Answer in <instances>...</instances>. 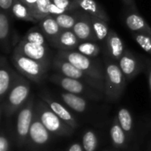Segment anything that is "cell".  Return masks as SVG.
<instances>
[{
  "mask_svg": "<svg viewBox=\"0 0 151 151\" xmlns=\"http://www.w3.org/2000/svg\"><path fill=\"white\" fill-rule=\"evenodd\" d=\"M13 50L49 67L52 66L54 57H52L49 42L38 26L30 28Z\"/></svg>",
  "mask_w": 151,
  "mask_h": 151,
  "instance_id": "obj_1",
  "label": "cell"
},
{
  "mask_svg": "<svg viewBox=\"0 0 151 151\" xmlns=\"http://www.w3.org/2000/svg\"><path fill=\"white\" fill-rule=\"evenodd\" d=\"M104 96L110 101H117L122 96L127 79L124 76L119 63L110 58L107 54L104 57Z\"/></svg>",
  "mask_w": 151,
  "mask_h": 151,
  "instance_id": "obj_2",
  "label": "cell"
},
{
  "mask_svg": "<svg viewBox=\"0 0 151 151\" xmlns=\"http://www.w3.org/2000/svg\"><path fill=\"white\" fill-rule=\"evenodd\" d=\"M30 97V84L26 77L19 73H16L15 81L9 91L4 104L1 106V114L11 118L27 102Z\"/></svg>",
  "mask_w": 151,
  "mask_h": 151,
  "instance_id": "obj_3",
  "label": "cell"
},
{
  "mask_svg": "<svg viewBox=\"0 0 151 151\" xmlns=\"http://www.w3.org/2000/svg\"><path fill=\"white\" fill-rule=\"evenodd\" d=\"M56 56L67 60L78 69L104 83V66L100 60L87 57L76 50H58Z\"/></svg>",
  "mask_w": 151,
  "mask_h": 151,
  "instance_id": "obj_4",
  "label": "cell"
},
{
  "mask_svg": "<svg viewBox=\"0 0 151 151\" xmlns=\"http://www.w3.org/2000/svg\"><path fill=\"white\" fill-rule=\"evenodd\" d=\"M11 61L16 70L27 80L42 83L47 77L50 67L12 50Z\"/></svg>",
  "mask_w": 151,
  "mask_h": 151,
  "instance_id": "obj_5",
  "label": "cell"
},
{
  "mask_svg": "<svg viewBox=\"0 0 151 151\" xmlns=\"http://www.w3.org/2000/svg\"><path fill=\"white\" fill-rule=\"evenodd\" d=\"M57 73H59L63 76L69 77L80 81H82L88 86L96 88L102 94L104 93V83L91 77L90 75L87 74L86 73L82 72L81 70L78 69L76 66H74L73 64L68 62L67 60L59 58L55 55L53 61H52V66H51Z\"/></svg>",
  "mask_w": 151,
  "mask_h": 151,
  "instance_id": "obj_6",
  "label": "cell"
},
{
  "mask_svg": "<svg viewBox=\"0 0 151 151\" xmlns=\"http://www.w3.org/2000/svg\"><path fill=\"white\" fill-rule=\"evenodd\" d=\"M35 111L43 126L52 134L57 136H68L73 134V129L57 116L42 100L36 104Z\"/></svg>",
  "mask_w": 151,
  "mask_h": 151,
  "instance_id": "obj_7",
  "label": "cell"
},
{
  "mask_svg": "<svg viewBox=\"0 0 151 151\" xmlns=\"http://www.w3.org/2000/svg\"><path fill=\"white\" fill-rule=\"evenodd\" d=\"M49 80L50 82L60 87L64 91L75 94L83 96L85 98L99 100L102 98V95H104L98 90H96V88L88 86V84L82 81L63 76L59 73H55L50 75Z\"/></svg>",
  "mask_w": 151,
  "mask_h": 151,
  "instance_id": "obj_8",
  "label": "cell"
},
{
  "mask_svg": "<svg viewBox=\"0 0 151 151\" xmlns=\"http://www.w3.org/2000/svg\"><path fill=\"white\" fill-rule=\"evenodd\" d=\"M34 96H30L27 102L18 111L16 125V141L19 147H23L28 140L29 129L35 114Z\"/></svg>",
  "mask_w": 151,
  "mask_h": 151,
  "instance_id": "obj_9",
  "label": "cell"
},
{
  "mask_svg": "<svg viewBox=\"0 0 151 151\" xmlns=\"http://www.w3.org/2000/svg\"><path fill=\"white\" fill-rule=\"evenodd\" d=\"M118 63L127 81L134 80L145 69V64L142 60L128 50H125L122 58Z\"/></svg>",
  "mask_w": 151,
  "mask_h": 151,
  "instance_id": "obj_10",
  "label": "cell"
},
{
  "mask_svg": "<svg viewBox=\"0 0 151 151\" xmlns=\"http://www.w3.org/2000/svg\"><path fill=\"white\" fill-rule=\"evenodd\" d=\"M52 139V134L43 126L35 111L28 134V143L32 148H40L47 145Z\"/></svg>",
  "mask_w": 151,
  "mask_h": 151,
  "instance_id": "obj_11",
  "label": "cell"
},
{
  "mask_svg": "<svg viewBox=\"0 0 151 151\" xmlns=\"http://www.w3.org/2000/svg\"><path fill=\"white\" fill-rule=\"evenodd\" d=\"M17 72L9 65L7 58L3 55L0 58V102L1 106L4 104L5 98L11 90L15 81Z\"/></svg>",
  "mask_w": 151,
  "mask_h": 151,
  "instance_id": "obj_12",
  "label": "cell"
},
{
  "mask_svg": "<svg viewBox=\"0 0 151 151\" xmlns=\"http://www.w3.org/2000/svg\"><path fill=\"white\" fill-rule=\"evenodd\" d=\"M73 31L81 42H97L88 13L81 12L80 19L74 25Z\"/></svg>",
  "mask_w": 151,
  "mask_h": 151,
  "instance_id": "obj_13",
  "label": "cell"
},
{
  "mask_svg": "<svg viewBox=\"0 0 151 151\" xmlns=\"http://www.w3.org/2000/svg\"><path fill=\"white\" fill-rule=\"evenodd\" d=\"M41 97L43 102H45L49 107L52 110V111L58 116L64 122H65L68 126H70L73 130L78 127V123L76 119L72 114V112L67 109V106H65L63 104L58 102L57 100L53 99L47 94H42Z\"/></svg>",
  "mask_w": 151,
  "mask_h": 151,
  "instance_id": "obj_14",
  "label": "cell"
},
{
  "mask_svg": "<svg viewBox=\"0 0 151 151\" xmlns=\"http://www.w3.org/2000/svg\"><path fill=\"white\" fill-rule=\"evenodd\" d=\"M80 42L73 30H62L50 45L58 50H75Z\"/></svg>",
  "mask_w": 151,
  "mask_h": 151,
  "instance_id": "obj_15",
  "label": "cell"
},
{
  "mask_svg": "<svg viewBox=\"0 0 151 151\" xmlns=\"http://www.w3.org/2000/svg\"><path fill=\"white\" fill-rule=\"evenodd\" d=\"M105 45L107 52L106 54L115 61L119 62L125 52V48L121 38L119 36L115 30L110 29L109 35L106 38Z\"/></svg>",
  "mask_w": 151,
  "mask_h": 151,
  "instance_id": "obj_16",
  "label": "cell"
},
{
  "mask_svg": "<svg viewBox=\"0 0 151 151\" xmlns=\"http://www.w3.org/2000/svg\"><path fill=\"white\" fill-rule=\"evenodd\" d=\"M12 30L11 27V19L10 15L1 11L0 12V42L2 50L5 53L11 51L12 46Z\"/></svg>",
  "mask_w": 151,
  "mask_h": 151,
  "instance_id": "obj_17",
  "label": "cell"
},
{
  "mask_svg": "<svg viewBox=\"0 0 151 151\" xmlns=\"http://www.w3.org/2000/svg\"><path fill=\"white\" fill-rule=\"evenodd\" d=\"M74 1L77 10H80L83 12L96 16L97 18H100L109 22L110 18L106 11L96 0H74Z\"/></svg>",
  "mask_w": 151,
  "mask_h": 151,
  "instance_id": "obj_18",
  "label": "cell"
},
{
  "mask_svg": "<svg viewBox=\"0 0 151 151\" xmlns=\"http://www.w3.org/2000/svg\"><path fill=\"white\" fill-rule=\"evenodd\" d=\"M38 27L44 35L49 44H50L62 31L53 15H49L43 18L38 22Z\"/></svg>",
  "mask_w": 151,
  "mask_h": 151,
  "instance_id": "obj_19",
  "label": "cell"
},
{
  "mask_svg": "<svg viewBox=\"0 0 151 151\" xmlns=\"http://www.w3.org/2000/svg\"><path fill=\"white\" fill-rule=\"evenodd\" d=\"M59 97L63 102V104H65V106H67L69 109L76 112L82 113L85 112L88 109V100L83 96L65 91L59 93Z\"/></svg>",
  "mask_w": 151,
  "mask_h": 151,
  "instance_id": "obj_20",
  "label": "cell"
},
{
  "mask_svg": "<svg viewBox=\"0 0 151 151\" xmlns=\"http://www.w3.org/2000/svg\"><path fill=\"white\" fill-rule=\"evenodd\" d=\"M127 27L133 33H142L151 35L150 26L146 22V20L138 14L137 12H133L126 16L125 19Z\"/></svg>",
  "mask_w": 151,
  "mask_h": 151,
  "instance_id": "obj_21",
  "label": "cell"
},
{
  "mask_svg": "<svg viewBox=\"0 0 151 151\" xmlns=\"http://www.w3.org/2000/svg\"><path fill=\"white\" fill-rule=\"evenodd\" d=\"M110 135L112 145L118 149H124L127 147V134L120 127L117 117L113 119L111 129H110Z\"/></svg>",
  "mask_w": 151,
  "mask_h": 151,
  "instance_id": "obj_22",
  "label": "cell"
},
{
  "mask_svg": "<svg viewBox=\"0 0 151 151\" xmlns=\"http://www.w3.org/2000/svg\"><path fill=\"white\" fill-rule=\"evenodd\" d=\"M81 11L74 10L71 12H65L63 14L55 16V19L59 25L61 30H73L74 25L80 19Z\"/></svg>",
  "mask_w": 151,
  "mask_h": 151,
  "instance_id": "obj_23",
  "label": "cell"
},
{
  "mask_svg": "<svg viewBox=\"0 0 151 151\" xmlns=\"http://www.w3.org/2000/svg\"><path fill=\"white\" fill-rule=\"evenodd\" d=\"M51 4V0H37V2L29 8L30 12L36 22H39L43 18L50 15V8Z\"/></svg>",
  "mask_w": 151,
  "mask_h": 151,
  "instance_id": "obj_24",
  "label": "cell"
},
{
  "mask_svg": "<svg viewBox=\"0 0 151 151\" xmlns=\"http://www.w3.org/2000/svg\"><path fill=\"white\" fill-rule=\"evenodd\" d=\"M12 15L19 19L29 21V22H36V20L32 16L29 8L19 0H13Z\"/></svg>",
  "mask_w": 151,
  "mask_h": 151,
  "instance_id": "obj_25",
  "label": "cell"
},
{
  "mask_svg": "<svg viewBox=\"0 0 151 151\" xmlns=\"http://www.w3.org/2000/svg\"><path fill=\"white\" fill-rule=\"evenodd\" d=\"M118 121L127 136L131 135L134 128V119L131 112L127 108H119L117 114Z\"/></svg>",
  "mask_w": 151,
  "mask_h": 151,
  "instance_id": "obj_26",
  "label": "cell"
},
{
  "mask_svg": "<svg viewBox=\"0 0 151 151\" xmlns=\"http://www.w3.org/2000/svg\"><path fill=\"white\" fill-rule=\"evenodd\" d=\"M89 16H90V20H91L92 27L95 31L96 36L97 38V41H103V40L106 39L109 35V31H110L108 22L100 18H97L96 16H93L90 14H89Z\"/></svg>",
  "mask_w": 151,
  "mask_h": 151,
  "instance_id": "obj_27",
  "label": "cell"
},
{
  "mask_svg": "<svg viewBox=\"0 0 151 151\" xmlns=\"http://www.w3.org/2000/svg\"><path fill=\"white\" fill-rule=\"evenodd\" d=\"M75 50L87 57L96 58L101 52V47L94 42H81Z\"/></svg>",
  "mask_w": 151,
  "mask_h": 151,
  "instance_id": "obj_28",
  "label": "cell"
},
{
  "mask_svg": "<svg viewBox=\"0 0 151 151\" xmlns=\"http://www.w3.org/2000/svg\"><path fill=\"white\" fill-rule=\"evenodd\" d=\"M82 147L84 151H96L98 147V138L93 130H87L82 135Z\"/></svg>",
  "mask_w": 151,
  "mask_h": 151,
  "instance_id": "obj_29",
  "label": "cell"
},
{
  "mask_svg": "<svg viewBox=\"0 0 151 151\" xmlns=\"http://www.w3.org/2000/svg\"><path fill=\"white\" fill-rule=\"evenodd\" d=\"M133 38L143 50L151 54V35L142 33H133Z\"/></svg>",
  "mask_w": 151,
  "mask_h": 151,
  "instance_id": "obj_30",
  "label": "cell"
},
{
  "mask_svg": "<svg viewBox=\"0 0 151 151\" xmlns=\"http://www.w3.org/2000/svg\"><path fill=\"white\" fill-rule=\"evenodd\" d=\"M51 2L55 5H57L58 8H60L65 12H71V11L77 10L74 0H51Z\"/></svg>",
  "mask_w": 151,
  "mask_h": 151,
  "instance_id": "obj_31",
  "label": "cell"
},
{
  "mask_svg": "<svg viewBox=\"0 0 151 151\" xmlns=\"http://www.w3.org/2000/svg\"><path fill=\"white\" fill-rule=\"evenodd\" d=\"M10 140L5 134L4 130L2 129L0 134V151H10Z\"/></svg>",
  "mask_w": 151,
  "mask_h": 151,
  "instance_id": "obj_32",
  "label": "cell"
},
{
  "mask_svg": "<svg viewBox=\"0 0 151 151\" xmlns=\"http://www.w3.org/2000/svg\"><path fill=\"white\" fill-rule=\"evenodd\" d=\"M13 4V0H0V8L1 11L7 13L8 15H12V8Z\"/></svg>",
  "mask_w": 151,
  "mask_h": 151,
  "instance_id": "obj_33",
  "label": "cell"
},
{
  "mask_svg": "<svg viewBox=\"0 0 151 151\" xmlns=\"http://www.w3.org/2000/svg\"><path fill=\"white\" fill-rule=\"evenodd\" d=\"M144 71L146 73V76H147V80H148V86H149V89H150V93L151 96V63H149V61H147L145 63Z\"/></svg>",
  "mask_w": 151,
  "mask_h": 151,
  "instance_id": "obj_34",
  "label": "cell"
},
{
  "mask_svg": "<svg viewBox=\"0 0 151 151\" xmlns=\"http://www.w3.org/2000/svg\"><path fill=\"white\" fill-rule=\"evenodd\" d=\"M65 11H64V10H62V9L58 8V7L57 5H55L53 3L51 4L50 8V15L57 16V15L63 14V13H65Z\"/></svg>",
  "mask_w": 151,
  "mask_h": 151,
  "instance_id": "obj_35",
  "label": "cell"
},
{
  "mask_svg": "<svg viewBox=\"0 0 151 151\" xmlns=\"http://www.w3.org/2000/svg\"><path fill=\"white\" fill-rule=\"evenodd\" d=\"M127 7H128L132 12H137V7L135 4V0H122Z\"/></svg>",
  "mask_w": 151,
  "mask_h": 151,
  "instance_id": "obj_36",
  "label": "cell"
},
{
  "mask_svg": "<svg viewBox=\"0 0 151 151\" xmlns=\"http://www.w3.org/2000/svg\"><path fill=\"white\" fill-rule=\"evenodd\" d=\"M84 150V149H83V147H82V145L81 144H80L79 142H74L73 144H72L70 147H69V149H68V150L67 151H83Z\"/></svg>",
  "mask_w": 151,
  "mask_h": 151,
  "instance_id": "obj_37",
  "label": "cell"
},
{
  "mask_svg": "<svg viewBox=\"0 0 151 151\" xmlns=\"http://www.w3.org/2000/svg\"><path fill=\"white\" fill-rule=\"evenodd\" d=\"M36 2H37V0H23V4H25L28 8H30L32 5H34Z\"/></svg>",
  "mask_w": 151,
  "mask_h": 151,
  "instance_id": "obj_38",
  "label": "cell"
},
{
  "mask_svg": "<svg viewBox=\"0 0 151 151\" xmlns=\"http://www.w3.org/2000/svg\"><path fill=\"white\" fill-rule=\"evenodd\" d=\"M19 1H21V2H22V3H23V0H19Z\"/></svg>",
  "mask_w": 151,
  "mask_h": 151,
  "instance_id": "obj_39",
  "label": "cell"
},
{
  "mask_svg": "<svg viewBox=\"0 0 151 151\" xmlns=\"http://www.w3.org/2000/svg\"><path fill=\"white\" fill-rule=\"evenodd\" d=\"M104 151H111V150H104Z\"/></svg>",
  "mask_w": 151,
  "mask_h": 151,
  "instance_id": "obj_40",
  "label": "cell"
}]
</instances>
